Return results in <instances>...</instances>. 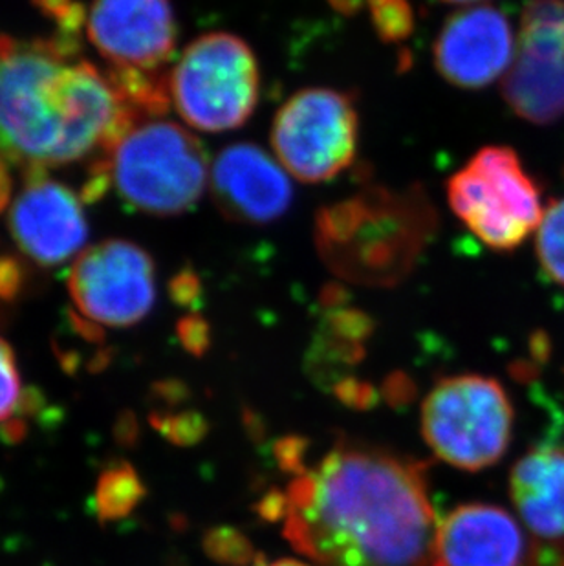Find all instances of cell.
I'll list each match as a JSON object with an SVG mask.
<instances>
[{
  "label": "cell",
  "instance_id": "1",
  "mask_svg": "<svg viewBox=\"0 0 564 566\" xmlns=\"http://www.w3.org/2000/svg\"><path fill=\"white\" fill-rule=\"evenodd\" d=\"M262 517L321 566H432L438 518L427 464L374 443L340 440L304 465Z\"/></svg>",
  "mask_w": 564,
  "mask_h": 566
},
{
  "label": "cell",
  "instance_id": "2",
  "mask_svg": "<svg viewBox=\"0 0 564 566\" xmlns=\"http://www.w3.org/2000/svg\"><path fill=\"white\" fill-rule=\"evenodd\" d=\"M74 39L0 35V160L27 171L107 156L144 122Z\"/></svg>",
  "mask_w": 564,
  "mask_h": 566
},
{
  "label": "cell",
  "instance_id": "3",
  "mask_svg": "<svg viewBox=\"0 0 564 566\" xmlns=\"http://www.w3.org/2000/svg\"><path fill=\"white\" fill-rule=\"evenodd\" d=\"M438 211L420 186H368L320 209L314 241L321 261L346 283L393 289L415 272L432 237Z\"/></svg>",
  "mask_w": 564,
  "mask_h": 566
},
{
  "label": "cell",
  "instance_id": "4",
  "mask_svg": "<svg viewBox=\"0 0 564 566\" xmlns=\"http://www.w3.org/2000/svg\"><path fill=\"white\" fill-rule=\"evenodd\" d=\"M108 182L123 202L153 217L186 213L208 184L200 139L175 122L144 119L107 155Z\"/></svg>",
  "mask_w": 564,
  "mask_h": 566
},
{
  "label": "cell",
  "instance_id": "5",
  "mask_svg": "<svg viewBox=\"0 0 564 566\" xmlns=\"http://www.w3.org/2000/svg\"><path fill=\"white\" fill-rule=\"evenodd\" d=\"M515 412L495 378L460 375L432 387L421 406V434L432 453L452 468L480 471L510 448Z\"/></svg>",
  "mask_w": 564,
  "mask_h": 566
},
{
  "label": "cell",
  "instance_id": "6",
  "mask_svg": "<svg viewBox=\"0 0 564 566\" xmlns=\"http://www.w3.org/2000/svg\"><path fill=\"white\" fill-rule=\"evenodd\" d=\"M170 102L192 128L226 133L255 113L261 70L250 44L226 32L192 41L169 75Z\"/></svg>",
  "mask_w": 564,
  "mask_h": 566
},
{
  "label": "cell",
  "instance_id": "7",
  "mask_svg": "<svg viewBox=\"0 0 564 566\" xmlns=\"http://www.w3.org/2000/svg\"><path fill=\"white\" fill-rule=\"evenodd\" d=\"M452 213L485 247L511 252L543 220V198L515 150L504 145L480 149L448 182Z\"/></svg>",
  "mask_w": 564,
  "mask_h": 566
},
{
  "label": "cell",
  "instance_id": "8",
  "mask_svg": "<svg viewBox=\"0 0 564 566\" xmlns=\"http://www.w3.org/2000/svg\"><path fill=\"white\" fill-rule=\"evenodd\" d=\"M359 116L354 97L336 88L293 94L272 125L279 164L301 182L336 178L356 160Z\"/></svg>",
  "mask_w": 564,
  "mask_h": 566
},
{
  "label": "cell",
  "instance_id": "9",
  "mask_svg": "<svg viewBox=\"0 0 564 566\" xmlns=\"http://www.w3.org/2000/svg\"><path fill=\"white\" fill-rule=\"evenodd\" d=\"M69 292L81 319L127 328L144 321L155 306V261L125 239L97 242L72 264Z\"/></svg>",
  "mask_w": 564,
  "mask_h": 566
},
{
  "label": "cell",
  "instance_id": "10",
  "mask_svg": "<svg viewBox=\"0 0 564 566\" xmlns=\"http://www.w3.org/2000/svg\"><path fill=\"white\" fill-rule=\"evenodd\" d=\"M511 111L530 124L564 116V0H530L522 13L519 54L502 83Z\"/></svg>",
  "mask_w": 564,
  "mask_h": 566
},
{
  "label": "cell",
  "instance_id": "11",
  "mask_svg": "<svg viewBox=\"0 0 564 566\" xmlns=\"http://www.w3.org/2000/svg\"><path fill=\"white\" fill-rule=\"evenodd\" d=\"M11 203L8 228L24 255L41 266H59L83 252L88 222L80 197L44 171H27Z\"/></svg>",
  "mask_w": 564,
  "mask_h": 566
},
{
  "label": "cell",
  "instance_id": "12",
  "mask_svg": "<svg viewBox=\"0 0 564 566\" xmlns=\"http://www.w3.org/2000/svg\"><path fill=\"white\" fill-rule=\"evenodd\" d=\"M86 33L114 69L160 72L178 28L169 0H92Z\"/></svg>",
  "mask_w": 564,
  "mask_h": 566
},
{
  "label": "cell",
  "instance_id": "13",
  "mask_svg": "<svg viewBox=\"0 0 564 566\" xmlns=\"http://www.w3.org/2000/svg\"><path fill=\"white\" fill-rule=\"evenodd\" d=\"M513 30L502 11L477 6L443 22L432 57L438 74L458 88H484L511 69Z\"/></svg>",
  "mask_w": 564,
  "mask_h": 566
},
{
  "label": "cell",
  "instance_id": "14",
  "mask_svg": "<svg viewBox=\"0 0 564 566\" xmlns=\"http://www.w3.org/2000/svg\"><path fill=\"white\" fill-rule=\"evenodd\" d=\"M286 172L259 145H229L220 150L211 169L215 203L226 219L240 224H272L293 202Z\"/></svg>",
  "mask_w": 564,
  "mask_h": 566
},
{
  "label": "cell",
  "instance_id": "15",
  "mask_svg": "<svg viewBox=\"0 0 564 566\" xmlns=\"http://www.w3.org/2000/svg\"><path fill=\"white\" fill-rule=\"evenodd\" d=\"M530 552L521 523L510 512L469 503L438 524L432 566H528Z\"/></svg>",
  "mask_w": 564,
  "mask_h": 566
},
{
  "label": "cell",
  "instance_id": "16",
  "mask_svg": "<svg viewBox=\"0 0 564 566\" xmlns=\"http://www.w3.org/2000/svg\"><path fill=\"white\" fill-rule=\"evenodd\" d=\"M510 495L519 517L539 541L564 543V448L537 443L516 460Z\"/></svg>",
  "mask_w": 564,
  "mask_h": 566
},
{
  "label": "cell",
  "instance_id": "17",
  "mask_svg": "<svg viewBox=\"0 0 564 566\" xmlns=\"http://www.w3.org/2000/svg\"><path fill=\"white\" fill-rule=\"evenodd\" d=\"M343 290L331 286L326 315L315 336L312 367L315 378L334 375L341 365H354L365 354V342L373 334V319L357 308L343 305Z\"/></svg>",
  "mask_w": 564,
  "mask_h": 566
},
{
  "label": "cell",
  "instance_id": "18",
  "mask_svg": "<svg viewBox=\"0 0 564 566\" xmlns=\"http://www.w3.org/2000/svg\"><path fill=\"white\" fill-rule=\"evenodd\" d=\"M145 486L138 471L117 462L103 471L96 486V513L102 521L127 517L144 501Z\"/></svg>",
  "mask_w": 564,
  "mask_h": 566
},
{
  "label": "cell",
  "instance_id": "19",
  "mask_svg": "<svg viewBox=\"0 0 564 566\" xmlns=\"http://www.w3.org/2000/svg\"><path fill=\"white\" fill-rule=\"evenodd\" d=\"M535 247L546 275L564 289V198L550 203L544 211Z\"/></svg>",
  "mask_w": 564,
  "mask_h": 566
},
{
  "label": "cell",
  "instance_id": "20",
  "mask_svg": "<svg viewBox=\"0 0 564 566\" xmlns=\"http://www.w3.org/2000/svg\"><path fill=\"white\" fill-rule=\"evenodd\" d=\"M203 548L215 562L228 566H246L255 563V548L246 535L231 526L209 530L203 537Z\"/></svg>",
  "mask_w": 564,
  "mask_h": 566
},
{
  "label": "cell",
  "instance_id": "21",
  "mask_svg": "<svg viewBox=\"0 0 564 566\" xmlns=\"http://www.w3.org/2000/svg\"><path fill=\"white\" fill-rule=\"evenodd\" d=\"M374 28L387 43H399L409 38L415 28V13L407 0H389L370 8Z\"/></svg>",
  "mask_w": 564,
  "mask_h": 566
},
{
  "label": "cell",
  "instance_id": "22",
  "mask_svg": "<svg viewBox=\"0 0 564 566\" xmlns=\"http://www.w3.org/2000/svg\"><path fill=\"white\" fill-rule=\"evenodd\" d=\"M22 385L15 353L4 337H0V423L10 420L21 407Z\"/></svg>",
  "mask_w": 564,
  "mask_h": 566
},
{
  "label": "cell",
  "instance_id": "23",
  "mask_svg": "<svg viewBox=\"0 0 564 566\" xmlns=\"http://www.w3.org/2000/svg\"><path fill=\"white\" fill-rule=\"evenodd\" d=\"M156 428L166 434L173 442L187 446L202 439L208 433V422L197 412H184V415H173V417L153 418Z\"/></svg>",
  "mask_w": 564,
  "mask_h": 566
},
{
  "label": "cell",
  "instance_id": "24",
  "mask_svg": "<svg viewBox=\"0 0 564 566\" xmlns=\"http://www.w3.org/2000/svg\"><path fill=\"white\" fill-rule=\"evenodd\" d=\"M35 4L58 22L66 38H74L85 21L83 8L75 0H35Z\"/></svg>",
  "mask_w": 564,
  "mask_h": 566
},
{
  "label": "cell",
  "instance_id": "25",
  "mask_svg": "<svg viewBox=\"0 0 564 566\" xmlns=\"http://www.w3.org/2000/svg\"><path fill=\"white\" fill-rule=\"evenodd\" d=\"M178 336L186 350L202 356L211 345V331L200 315H187L178 325Z\"/></svg>",
  "mask_w": 564,
  "mask_h": 566
},
{
  "label": "cell",
  "instance_id": "26",
  "mask_svg": "<svg viewBox=\"0 0 564 566\" xmlns=\"http://www.w3.org/2000/svg\"><path fill=\"white\" fill-rule=\"evenodd\" d=\"M334 395L352 409H368V407L376 403V392H374L373 385L367 384V381H359V379H340L334 384Z\"/></svg>",
  "mask_w": 564,
  "mask_h": 566
},
{
  "label": "cell",
  "instance_id": "27",
  "mask_svg": "<svg viewBox=\"0 0 564 566\" xmlns=\"http://www.w3.org/2000/svg\"><path fill=\"white\" fill-rule=\"evenodd\" d=\"M173 290V297H175L180 305H191L197 303L200 289H198V279L195 273L184 272L170 284Z\"/></svg>",
  "mask_w": 564,
  "mask_h": 566
},
{
  "label": "cell",
  "instance_id": "28",
  "mask_svg": "<svg viewBox=\"0 0 564 566\" xmlns=\"http://www.w3.org/2000/svg\"><path fill=\"white\" fill-rule=\"evenodd\" d=\"M21 289V268L10 259H0V297L11 300Z\"/></svg>",
  "mask_w": 564,
  "mask_h": 566
},
{
  "label": "cell",
  "instance_id": "29",
  "mask_svg": "<svg viewBox=\"0 0 564 566\" xmlns=\"http://www.w3.org/2000/svg\"><path fill=\"white\" fill-rule=\"evenodd\" d=\"M387 395H389L390 401H398V403L409 401L410 396H412V387H410L409 379H401V376L390 379L389 392Z\"/></svg>",
  "mask_w": 564,
  "mask_h": 566
},
{
  "label": "cell",
  "instance_id": "30",
  "mask_svg": "<svg viewBox=\"0 0 564 566\" xmlns=\"http://www.w3.org/2000/svg\"><path fill=\"white\" fill-rule=\"evenodd\" d=\"M11 178L8 172V164L0 160V211L10 202Z\"/></svg>",
  "mask_w": 564,
  "mask_h": 566
},
{
  "label": "cell",
  "instance_id": "31",
  "mask_svg": "<svg viewBox=\"0 0 564 566\" xmlns=\"http://www.w3.org/2000/svg\"><path fill=\"white\" fill-rule=\"evenodd\" d=\"M255 566H310L303 562H295V559H279V562L264 563L262 559L255 563Z\"/></svg>",
  "mask_w": 564,
  "mask_h": 566
},
{
  "label": "cell",
  "instance_id": "32",
  "mask_svg": "<svg viewBox=\"0 0 564 566\" xmlns=\"http://www.w3.org/2000/svg\"><path fill=\"white\" fill-rule=\"evenodd\" d=\"M442 2H448V4H473V2H480V0H442Z\"/></svg>",
  "mask_w": 564,
  "mask_h": 566
}]
</instances>
